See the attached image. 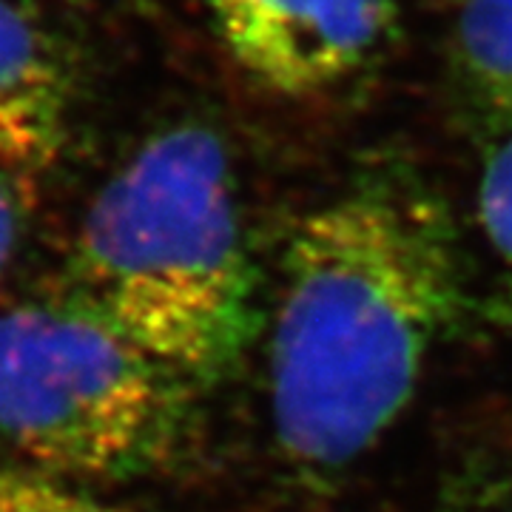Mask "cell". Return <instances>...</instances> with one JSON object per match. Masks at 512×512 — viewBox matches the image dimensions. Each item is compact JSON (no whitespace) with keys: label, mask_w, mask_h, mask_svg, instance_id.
Segmentation results:
<instances>
[{"label":"cell","mask_w":512,"mask_h":512,"mask_svg":"<svg viewBox=\"0 0 512 512\" xmlns=\"http://www.w3.org/2000/svg\"><path fill=\"white\" fill-rule=\"evenodd\" d=\"M464 302L456 234L436 194L370 171L296 222L268 339L282 456L330 478L367 456L413 402Z\"/></svg>","instance_id":"cell-1"},{"label":"cell","mask_w":512,"mask_h":512,"mask_svg":"<svg viewBox=\"0 0 512 512\" xmlns=\"http://www.w3.org/2000/svg\"><path fill=\"white\" fill-rule=\"evenodd\" d=\"M66 288L194 390L228 376L259 330L237 174L200 120L157 128L97 188Z\"/></svg>","instance_id":"cell-2"},{"label":"cell","mask_w":512,"mask_h":512,"mask_svg":"<svg viewBox=\"0 0 512 512\" xmlns=\"http://www.w3.org/2000/svg\"><path fill=\"white\" fill-rule=\"evenodd\" d=\"M197 390L66 285L0 311V447L63 481H123L183 439Z\"/></svg>","instance_id":"cell-3"},{"label":"cell","mask_w":512,"mask_h":512,"mask_svg":"<svg viewBox=\"0 0 512 512\" xmlns=\"http://www.w3.org/2000/svg\"><path fill=\"white\" fill-rule=\"evenodd\" d=\"M245 72L279 94H313L359 72L382 49L396 0H211Z\"/></svg>","instance_id":"cell-4"},{"label":"cell","mask_w":512,"mask_h":512,"mask_svg":"<svg viewBox=\"0 0 512 512\" xmlns=\"http://www.w3.org/2000/svg\"><path fill=\"white\" fill-rule=\"evenodd\" d=\"M66 114L69 66L57 40L20 0H0V134L57 157Z\"/></svg>","instance_id":"cell-5"},{"label":"cell","mask_w":512,"mask_h":512,"mask_svg":"<svg viewBox=\"0 0 512 512\" xmlns=\"http://www.w3.org/2000/svg\"><path fill=\"white\" fill-rule=\"evenodd\" d=\"M456 46L473 86L501 114H512V0H461Z\"/></svg>","instance_id":"cell-6"},{"label":"cell","mask_w":512,"mask_h":512,"mask_svg":"<svg viewBox=\"0 0 512 512\" xmlns=\"http://www.w3.org/2000/svg\"><path fill=\"white\" fill-rule=\"evenodd\" d=\"M52 154L0 134V276L12 265Z\"/></svg>","instance_id":"cell-7"},{"label":"cell","mask_w":512,"mask_h":512,"mask_svg":"<svg viewBox=\"0 0 512 512\" xmlns=\"http://www.w3.org/2000/svg\"><path fill=\"white\" fill-rule=\"evenodd\" d=\"M490 140L478 180V220L484 237L501 256L512 259V114Z\"/></svg>","instance_id":"cell-8"},{"label":"cell","mask_w":512,"mask_h":512,"mask_svg":"<svg viewBox=\"0 0 512 512\" xmlns=\"http://www.w3.org/2000/svg\"><path fill=\"white\" fill-rule=\"evenodd\" d=\"M0 512H134L29 467H0Z\"/></svg>","instance_id":"cell-9"},{"label":"cell","mask_w":512,"mask_h":512,"mask_svg":"<svg viewBox=\"0 0 512 512\" xmlns=\"http://www.w3.org/2000/svg\"><path fill=\"white\" fill-rule=\"evenodd\" d=\"M456 512H512V498H495V501H481V504H467Z\"/></svg>","instance_id":"cell-10"}]
</instances>
